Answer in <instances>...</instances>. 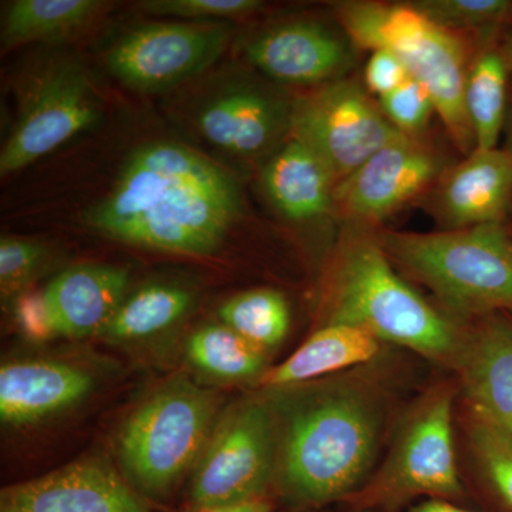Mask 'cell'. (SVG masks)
<instances>
[{
  "label": "cell",
  "mask_w": 512,
  "mask_h": 512,
  "mask_svg": "<svg viewBox=\"0 0 512 512\" xmlns=\"http://www.w3.org/2000/svg\"><path fill=\"white\" fill-rule=\"evenodd\" d=\"M241 215L234 175L194 148L151 141L128 156L83 224L133 247L201 256L221 247Z\"/></svg>",
  "instance_id": "cell-1"
},
{
  "label": "cell",
  "mask_w": 512,
  "mask_h": 512,
  "mask_svg": "<svg viewBox=\"0 0 512 512\" xmlns=\"http://www.w3.org/2000/svg\"><path fill=\"white\" fill-rule=\"evenodd\" d=\"M275 407L274 484L286 504L345 501L367 481L383 426V399L372 384L343 379L296 393Z\"/></svg>",
  "instance_id": "cell-2"
},
{
  "label": "cell",
  "mask_w": 512,
  "mask_h": 512,
  "mask_svg": "<svg viewBox=\"0 0 512 512\" xmlns=\"http://www.w3.org/2000/svg\"><path fill=\"white\" fill-rule=\"evenodd\" d=\"M328 323L367 330L454 366L461 330L394 272L375 235H352L343 245L330 292Z\"/></svg>",
  "instance_id": "cell-3"
},
{
  "label": "cell",
  "mask_w": 512,
  "mask_h": 512,
  "mask_svg": "<svg viewBox=\"0 0 512 512\" xmlns=\"http://www.w3.org/2000/svg\"><path fill=\"white\" fill-rule=\"evenodd\" d=\"M384 254L466 320L512 316V239L504 222L466 229L375 234Z\"/></svg>",
  "instance_id": "cell-4"
},
{
  "label": "cell",
  "mask_w": 512,
  "mask_h": 512,
  "mask_svg": "<svg viewBox=\"0 0 512 512\" xmlns=\"http://www.w3.org/2000/svg\"><path fill=\"white\" fill-rule=\"evenodd\" d=\"M340 28L356 49L393 53L436 104L454 144L466 156L476 150L464 92L470 52L463 36L431 22L412 3L343 2L336 6Z\"/></svg>",
  "instance_id": "cell-5"
},
{
  "label": "cell",
  "mask_w": 512,
  "mask_h": 512,
  "mask_svg": "<svg viewBox=\"0 0 512 512\" xmlns=\"http://www.w3.org/2000/svg\"><path fill=\"white\" fill-rule=\"evenodd\" d=\"M214 392L177 379L130 414L117 439L124 478L141 497L165 500L194 471L217 424Z\"/></svg>",
  "instance_id": "cell-6"
},
{
  "label": "cell",
  "mask_w": 512,
  "mask_h": 512,
  "mask_svg": "<svg viewBox=\"0 0 512 512\" xmlns=\"http://www.w3.org/2000/svg\"><path fill=\"white\" fill-rule=\"evenodd\" d=\"M453 387H433L403 421L392 450L375 476L343 503L355 511H392L413 498L461 501L453 439Z\"/></svg>",
  "instance_id": "cell-7"
},
{
  "label": "cell",
  "mask_w": 512,
  "mask_h": 512,
  "mask_svg": "<svg viewBox=\"0 0 512 512\" xmlns=\"http://www.w3.org/2000/svg\"><path fill=\"white\" fill-rule=\"evenodd\" d=\"M276 458L275 406L256 399L239 403L217 421L192 471V505L212 507L266 497L274 484Z\"/></svg>",
  "instance_id": "cell-8"
},
{
  "label": "cell",
  "mask_w": 512,
  "mask_h": 512,
  "mask_svg": "<svg viewBox=\"0 0 512 512\" xmlns=\"http://www.w3.org/2000/svg\"><path fill=\"white\" fill-rule=\"evenodd\" d=\"M26 83L15 127L0 153V174L23 170L94 126L103 114L99 93L73 60L47 63Z\"/></svg>",
  "instance_id": "cell-9"
},
{
  "label": "cell",
  "mask_w": 512,
  "mask_h": 512,
  "mask_svg": "<svg viewBox=\"0 0 512 512\" xmlns=\"http://www.w3.org/2000/svg\"><path fill=\"white\" fill-rule=\"evenodd\" d=\"M291 136L308 144L339 184L403 133L366 87L343 77L293 101Z\"/></svg>",
  "instance_id": "cell-10"
},
{
  "label": "cell",
  "mask_w": 512,
  "mask_h": 512,
  "mask_svg": "<svg viewBox=\"0 0 512 512\" xmlns=\"http://www.w3.org/2000/svg\"><path fill=\"white\" fill-rule=\"evenodd\" d=\"M231 33L218 22H150L128 30L106 53V66L128 89L164 93L217 62Z\"/></svg>",
  "instance_id": "cell-11"
},
{
  "label": "cell",
  "mask_w": 512,
  "mask_h": 512,
  "mask_svg": "<svg viewBox=\"0 0 512 512\" xmlns=\"http://www.w3.org/2000/svg\"><path fill=\"white\" fill-rule=\"evenodd\" d=\"M447 168L440 151L403 134L338 184L335 208L349 224L372 227L429 192Z\"/></svg>",
  "instance_id": "cell-12"
},
{
  "label": "cell",
  "mask_w": 512,
  "mask_h": 512,
  "mask_svg": "<svg viewBox=\"0 0 512 512\" xmlns=\"http://www.w3.org/2000/svg\"><path fill=\"white\" fill-rule=\"evenodd\" d=\"M292 107L262 84L231 83L201 101L194 123L208 143L232 156H271L291 134Z\"/></svg>",
  "instance_id": "cell-13"
},
{
  "label": "cell",
  "mask_w": 512,
  "mask_h": 512,
  "mask_svg": "<svg viewBox=\"0 0 512 512\" xmlns=\"http://www.w3.org/2000/svg\"><path fill=\"white\" fill-rule=\"evenodd\" d=\"M355 49L345 30L303 19L278 23L252 37L245 55L269 79L319 87L345 77Z\"/></svg>",
  "instance_id": "cell-14"
},
{
  "label": "cell",
  "mask_w": 512,
  "mask_h": 512,
  "mask_svg": "<svg viewBox=\"0 0 512 512\" xmlns=\"http://www.w3.org/2000/svg\"><path fill=\"white\" fill-rule=\"evenodd\" d=\"M0 512H150L141 495L97 458L77 461L0 493Z\"/></svg>",
  "instance_id": "cell-15"
},
{
  "label": "cell",
  "mask_w": 512,
  "mask_h": 512,
  "mask_svg": "<svg viewBox=\"0 0 512 512\" xmlns=\"http://www.w3.org/2000/svg\"><path fill=\"white\" fill-rule=\"evenodd\" d=\"M512 201V156L507 150H474L434 185L427 204L443 229L504 222Z\"/></svg>",
  "instance_id": "cell-16"
},
{
  "label": "cell",
  "mask_w": 512,
  "mask_h": 512,
  "mask_svg": "<svg viewBox=\"0 0 512 512\" xmlns=\"http://www.w3.org/2000/svg\"><path fill=\"white\" fill-rule=\"evenodd\" d=\"M468 322L454 362L467 409L512 433V316L495 312Z\"/></svg>",
  "instance_id": "cell-17"
},
{
  "label": "cell",
  "mask_w": 512,
  "mask_h": 512,
  "mask_svg": "<svg viewBox=\"0 0 512 512\" xmlns=\"http://www.w3.org/2000/svg\"><path fill=\"white\" fill-rule=\"evenodd\" d=\"M83 367L56 360H20L0 369V420L26 426L63 412L93 389Z\"/></svg>",
  "instance_id": "cell-18"
},
{
  "label": "cell",
  "mask_w": 512,
  "mask_h": 512,
  "mask_svg": "<svg viewBox=\"0 0 512 512\" xmlns=\"http://www.w3.org/2000/svg\"><path fill=\"white\" fill-rule=\"evenodd\" d=\"M128 272L120 266H72L46 286L45 298L59 336L101 335L128 295Z\"/></svg>",
  "instance_id": "cell-19"
},
{
  "label": "cell",
  "mask_w": 512,
  "mask_h": 512,
  "mask_svg": "<svg viewBox=\"0 0 512 512\" xmlns=\"http://www.w3.org/2000/svg\"><path fill=\"white\" fill-rule=\"evenodd\" d=\"M262 184L276 210L292 221L316 220L335 208L338 183L328 165L291 134L268 157Z\"/></svg>",
  "instance_id": "cell-20"
},
{
  "label": "cell",
  "mask_w": 512,
  "mask_h": 512,
  "mask_svg": "<svg viewBox=\"0 0 512 512\" xmlns=\"http://www.w3.org/2000/svg\"><path fill=\"white\" fill-rule=\"evenodd\" d=\"M379 350L380 340L367 330L326 323L284 363L266 372L262 383L275 389L308 383L370 362Z\"/></svg>",
  "instance_id": "cell-21"
},
{
  "label": "cell",
  "mask_w": 512,
  "mask_h": 512,
  "mask_svg": "<svg viewBox=\"0 0 512 512\" xmlns=\"http://www.w3.org/2000/svg\"><path fill=\"white\" fill-rule=\"evenodd\" d=\"M107 6L99 0H16L3 13V50L73 36Z\"/></svg>",
  "instance_id": "cell-22"
},
{
  "label": "cell",
  "mask_w": 512,
  "mask_h": 512,
  "mask_svg": "<svg viewBox=\"0 0 512 512\" xmlns=\"http://www.w3.org/2000/svg\"><path fill=\"white\" fill-rule=\"evenodd\" d=\"M194 305L181 285L153 282L128 293L100 336L111 342H137L165 332L183 320Z\"/></svg>",
  "instance_id": "cell-23"
},
{
  "label": "cell",
  "mask_w": 512,
  "mask_h": 512,
  "mask_svg": "<svg viewBox=\"0 0 512 512\" xmlns=\"http://www.w3.org/2000/svg\"><path fill=\"white\" fill-rule=\"evenodd\" d=\"M508 67L500 50H484L468 70L464 106L476 150H494L507 123Z\"/></svg>",
  "instance_id": "cell-24"
},
{
  "label": "cell",
  "mask_w": 512,
  "mask_h": 512,
  "mask_svg": "<svg viewBox=\"0 0 512 512\" xmlns=\"http://www.w3.org/2000/svg\"><path fill=\"white\" fill-rule=\"evenodd\" d=\"M188 360L222 382H247L265 375V353L224 323L195 330L185 346Z\"/></svg>",
  "instance_id": "cell-25"
},
{
  "label": "cell",
  "mask_w": 512,
  "mask_h": 512,
  "mask_svg": "<svg viewBox=\"0 0 512 512\" xmlns=\"http://www.w3.org/2000/svg\"><path fill=\"white\" fill-rule=\"evenodd\" d=\"M466 431L494 512H512V433L467 409Z\"/></svg>",
  "instance_id": "cell-26"
},
{
  "label": "cell",
  "mask_w": 512,
  "mask_h": 512,
  "mask_svg": "<svg viewBox=\"0 0 512 512\" xmlns=\"http://www.w3.org/2000/svg\"><path fill=\"white\" fill-rule=\"evenodd\" d=\"M221 322L262 350L275 348L288 333L291 312L281 292L252 289L221 306Z\"/></svg>",
  "instance_id": "cell-27"
},
{
  "label": "cell",
  "mask_w": 512,
  "mask_h": 512,
  "mask_svg": "<svg viewBox=\"0 0 512 512\" xmlns=\"http://www.w3.org/2000/svg\"><path fill=\"white\" fill-rule=\"evenodd\" d=\"M412 5L431 22L457 33L495 29L512 18L508 0H419Z\"/></svg>",
  "instance_id": "cell-28"
},
{
  "label": "cell",
  "mask_w": 512,
  "mask_h": 512,
  "mask_svg": "<svg viewBox=\"0 0 512 512\" xmlns=\"http://www.w3.org/2000/svg\"><path fill=\"white\" fill-rule=\"evenodd\" d=\"M45 245L33 239L3 237L0 241V292L3 299L28 291L46 261Z\"/></svg>",
  "instance_id": "cell-29"
},
{
  "label": "cell",
  "mask_w": 512,
  "mask_h": 512,
  "mask_svg": "<svg viewBox=\"0 0 512 512\" xmlns=\"http://www.w3.org/2000/svg\"><path fill=\"white\" fill-rule=\"evenodd\" d=\"M379 106L386 119L410 137H420L437 111L429 90L412 77L393 92L379 97Z\"/></svg>",
  "instance_id": "cell-30"
},
{
  "label": "cell",
  "mask_w": 512,
  "mask_h": 512,
  "mask_svg": "<svg viewBox=\"0 0 512 512\" xmlns=\"http://www.w3.org/2000/svg\"><path fill=\"white\" fill-rule=\"evenodd\" d=\"M258 0H147L140 8L157 16H171L187 22H215L242 18L262 9Z\"/></svg>",
  "instance_id": "cell-31"
},
{
  "label": "cell",
  "mask_w": 512,
  "mask_h": 512,
  "mask_svg": "<svg viewBox=\"0 0 512 512\" xmlns=\"http://www.w3.org/2000/svg\"><path fill=\"white\" fill-rule=\"evenodd\" d=\"M15 318L23 335L30 340L45 342L59 336L43 292L28 289L20 293L15 302Z\"/></svg>",
  "instance_id": "cell-32"
},
{
  "label": "cell",
  "mask_w": 512,
  "mask_h": 512,
  "mask_svg": "<svg viewBox=\"0 0 512 512\" xmlns=\"http://www.w3.org/2000/svg\"><path fill=\"white\" fill-rule=\"evenodd\" d=\"M410 79L406 67L393 53L375 50L366 64L365 82L369 93L386 96Z\"/></svg>",
  "instance_id": "cell-33"
},
{
  "label": "cell",
  "mask_w": 512,
  "mask_h": 512,
  "mask_svg": "<svg viewBox=\"0 0 512 512\" xmlns=\"http://www.w3.org/2000/svg\"><path fill=\"white\" fill-rule=\"evenodd\" d=\"M191 512H274V501L266 495V497L254 498L242 503L194 508Z\"/></svg>",
  "instance_id": "cell-34"
},
{
  "label": "cell",
  "mask_w": 512,
  "mask_h": 512,
  "mask_svg": "<svg viewBox=\"0 0 512 512\" xmlns=\"http://www.w3.org/2000/svg\"><path fill=\"white\" fill-rule=\"evenodd\" d=\"M410 512H474L457 507L454 503L441 500H429L414 507Z\"/></svg>",
  "instance_id": "cell-35"
},
{
  "label": "cell",
  "mask_w": 512,
  "mask_h": 512,
  "mask_svg": "<svg viewBox=\"0 0 512 512\" xmlns=\"http://www.w3.org/2000/svg\"><path fill=\"white\" fill-rule=\"evenodd\" d=\"M500 53L504 57L505 64H507L508 72L512 74V33L504 40Z\"/></svg>",
  "instance_id": "cell-36"
},
{
  "label": "cell",
  "mask_w": 512,
  "mask_h": 512,
  "mask_svg": "<svg viewBox=\"0 0 512 512\" xmlns=\"http://www.w3.org/2000/svg\"><path fill=\"white\" fill-rule=\"evenodd\" d=\"M507 146H505L504 150H507L508 153L512 156V109L510 111V114H508V120H507Z\"/></svg>",
  "instance_id": "cell-37"
},
{
  "label": "cell",
  "mask_w": 512,
  "mask_h": 512,
  "mask_svg": "<svg viewBox=\"0 0 512 512\" xmlns=\"http://www.w3.org/2000/svg\"><path fill=\"white\" fill-rule=\"evenodd\" d=\"M508 227V225H507ZM508 231H510L511 239H512V227H508Z\"/></svg>",
  "instance_id": "cell-38"
}]
</instances>
